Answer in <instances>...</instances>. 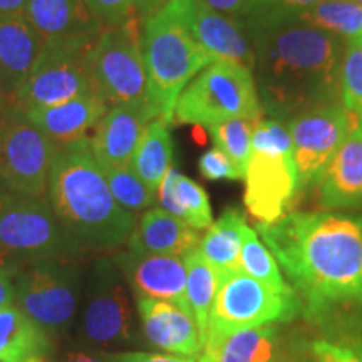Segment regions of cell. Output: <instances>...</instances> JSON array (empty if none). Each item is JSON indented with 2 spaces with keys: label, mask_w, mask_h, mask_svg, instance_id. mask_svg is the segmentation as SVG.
Returning a JSON list of instances; mask_svg holds the SVG:
<instances>
[{
  "label": "cell",
  "mask_w": 362,
  "mask_h": 362,
  "mask_svg": "<svg viewBox=\"0 0 362 362\" xmlns=\"http://www.w3.org/2000/svg\"><path fill=\"white\" fill-rule=\"evenodd\" d=\"M242 24L252 44L260 104L270 117L292 119L339 103L344 40L279 8H253Z\"/></svg>",
  "instance_id": "obj_1"
},
{
  "label": "cell",
  "mask_w": 362,
  "mask_h": 362,
  "mask_svg": "<svg viewBox=\"0 0 362 362\" xmlns=\"http://www.w3.org/2000/svg\"><path fill=\"white\" fill-rule=\"evenodd\" d=\"M309 319L362 305V216L292 211L257 223Z\"/></svg>",
  "instance_id": "obj_2"
},
{
  "label": "cell",
  "mask_w": 362,
  "mask_h": 362,
  "mask_svg": "<svg viewBox=\"0 0 362 362\" xmlns=\"http://www.w3.org/2000/svg\"><path fill=\"white\" fill-rule=\"evenodd\" d=\"M47 194L62 228L78 247L115 250L129 242L134 216L112 197L89 138L59 146Z\"/></svg>",
  "instance_id": "obj_3"
},
{
  "label": "cell",
  "mask_w": 362,
  "mask_h": 362,
  "mask_svg": "<svg viewBox=\"0 0 362 362\" xmlns=\"http://www.w3.org/2000/svg\"><path fill=\"white\" fill-rule=\"evenodd\" d=\"M146 99L158 119L173 124L175 106L189 81L211 62L188 24V0H166L143 22Z\"/></svg>",
  "instance_id": "obj_4"
},
{
  "label": "cell",
  "mask_w": 362,
  "mask_h": 362,
  "mask_svg": "<svg viewBox=\"0 0 362 362\" xmlns=\"http://www.w3.org/2000/svg\"><path fill=\"white\" fill-rule=\"evenodd\" d=\"M245 206L257 223H274L300 192L292 138L282 121L259 119L252 133V153L245 173Z\"/></svg>",
  "instance_id": "obj_5"
},
{
  "label": "cell",
  "mask_w": 362,
  "mask_h": 362,
  "mask_svg": "<svg viewBox=\"0 0 362 362\" xmlns=\"http://www.w3.org/2000/svg\"><path fill=\"white\" fill-rule=\"evenodd\" d=\"M262 115L253 72L235 62L215 61L203 67L180 94L173 121L208 128L235 117L259 121Z\"/></svg>",
  "instance_id": "obj_6"
},
{
  "label": "cell",
  "mask_w": 362,
  "mask_h": 362,
  "mask_svg": "<svg viewBox=\"0 0 362 362\" xmlns=\"http://www.w3.org/2000/svg\"><path fill=\"white\" fill-rule=\"evenodd\" d=\"M76 248L51 203L42 197L0 189V262L21 267L59 259Z\"/></svg>",
  "instance_id": "obj_7"
},
{
  "label": "cell",
  "mask_w": 362,
  "mask_h": 362,
  "mask_svg": "<svg viewBox=\"0 0 362 362\" xmlns=\"http://www.w3.org/2000/svg\"><path fill=\"white\" fill-rule=\"evenodd\" d=\"M16 302L49 337H62L74 324L83 293L81 267L59 259L21 265L13 275Z\"/></svg>",
  "instance_id": "obj_8"
},
{
  "label": "cell",
  "mask_w": 362,
  "mask_h": 362,
  "mask_svg": "<svg viewBox=\"0 0 362 362\" xmlns=\"http://www.w3.org/2000/svg\"><path fill=\"white\" fill-rule=\"evenodd\" d=\"M98 34L47 40L12 104L22 111L39 110L94 90L90 52Z\"/></svg>",
  "instance_id": "obj_9"
},
{
  "label": "cell",
  "mask_w": 362,
  "mask_h": 362,
  "mask_svg": "<svg viewBox=\"0 0 362 362\" xmlns=\"http://www.w3.org/2000/svg\"><path fill=\"white\" fill-rule=\"evenodd\" d=\"M143 22L103 27L90 52L93 89L107 107L148 101L141 51Z\"/></svg>",
  "instance_id": "obj_10"
},
{
  "label": "cell",
  "mask_w": 362,
  "mask_h": 362,
  "mask_svg": "<svg viewBox=\"0 0 362 362\" xmlns=\"http://www.w3.org/2000/svg\"><path fill=\"white\" fill-rule=\"evenodd\" d=\"M59 144L16 104L0 112V183L11 192L42 197Z\"/></svg>",
  "instance_id": "obj_11"
},
{
  "label": "cell",
  "mask_w": 362,
  "mask_h": 362,
  "mask_svg": "<svg viewBox=\"0 0 362 362\" xmlns=\"http://www.w3.org/2000/svg\"><path fill=\"white\" fill-rule=\"evenodd\" d=\"M79 342L94 349L119 347L134 341V314L123 275L110 259L96 262L86 285Z\"/></svg>",
  "instance_id": "obj_12"
},
{
  "label": "cell",
  "mask_w": 362,
  "mask_h": 362,
  "mask_svg": "<svg viewBox=\"0 0 362 362\" xmlns=\"http://www.w3.org/2000/svg\"><path fill=\"white\" fill-rule=\"evenodd\" d=\"M296 293H277L243 270L220 274L210 329L232 332L291 320L300 312Z\"/></svg>",
  "instance_id": "obj_13"
},
{
  "label": "cell",
  "mask_w": 362,
  "mask_h": 362,
  "mask_svg": "<svg viewBox=\"0 0 362 362\" xmlns=\"http://www.w3.org/2000/svg\"><path fill=\"white\" fill-rule=\"evenodd\" d=\"M354 124L341 103L314 107L288 121L300 189L319 185Z\"/></svg>",
  "instance_id": "obj_14"
},
{
  "label": "cell",
  "mask_w": 362,
  "mask_h": 362,
  "mask_svg": "<svg viewBox=\"0 0 362 362\" xmlns=\"http://www.w3.org/2000/svg\"><path fill=\"white\" fill-rule=\"evenodd\" d=\"M116 265L138 298L171 302L192 314L187 298V269L183 257L160 255L128 247V250L119 253Z\"/></svg>",
  "instance_id": "obj_15"
},
{
  "label": "cell",
  "mask_w": 362,
  "mask_h": 362,
  "mask_svg": "<svg viewBox=\"0 0 362 362\" xmlns=\"http://www.w3.org/2000/svg\"><path fill=\"white\" fill-rule=\"evenodd\" d=\"M158 119L148 101L121 104L106 111L89 138L101 166H129L144 129Z\"/></svg>",
  "instance_id": "obj_16"
},
{
  "label": "cell",
  "mask_w": 362,
  "mask_h": 362,
  "mask_svg": "<svg viewBox=\"0 0 362 362\" xmlns=\"http://www.w3.org/2000/svg\"><path fill=\"white\" fill-rule=\"evenodd\" d=\"M138 314L144 337L151 346L178 356L202 354L205 342L189 312L166 300L138 298Z\"/></svg>",
  "instance_id": "obj_17"
},
{
  "label": "cell",
  "mask_w": 362,
  "mask_h": 362,
  "mask_svg": "<svg viewBox=\"0 0 362 362\" xmlns=\"http://www.w3.org/2000/svg\"><path fill=\"white\" fill-rule=\"evenodd\" d=\"M188 24L214 61L235 62L253 72V51L242 19L211 11L200 0H188Z\"/></svg>",
  "instance_id": "obj_18"
},
{
  "label": "cell",
  "mask_w": 362,
  "mask_h": 362,
  "mask_svg": "<svg viewBox=\"0 0 362 362\" xmlns=\"http://www.w3.org/2000/svg\"><path fill=\"white\" fill-rule=\"evenodd\" d=\"M317 188L325 210L362 208V124L352 126Z\"/></svg>",
  "instance_id": "obj_19"
},
{
  "label": "cell",
  "mask_w": 362,
  "mask_h": 362,
  "mask_svg": "<svg viewBox=\"0 0 362 362\" xmlns=\"http://www.w3.org/2000/svg\"><path fill=\"white\" fill-rule=\"evenodd\" d=\"M44 44L45 40L24 16L0 17V84L11 104L33 71Z\"/></svg>",
  "instance_id": "obj_20"
},
{
  "label": "cell",
  "mask_w": 362,
  "mask_h": 362,
  "mask_svg": "<svg viewBox=\"0 0 362 362\" xmlns=\"http://www.w3.org/2000/svg\"><path fill=\"white\" fill-rule=\"evenodd\" d=\"M107 110V104L90 90L69 101L24 112L54 143L62 146L76 139L88 138L86 133L96 128Z\"/></svg>",
  "instance_id": "obj_21"
},
{
  "label": "cell",
  "mask_w": 362,
  "mask_h": 362,
  "mask_svg": "<svg viewBox=\"0 0 362 362\" xmlns=\"http://www.w3.org/2000/svg\"><path fill=\"white\" fill-rule=\"evenodd\" d=\"M24 17L45 42L98 34L103 29L86 0H27Z\"/></svg>",
  "instance_id": "obj_22"
},
{
  "label": "cell",
  "mask_w": 362,
  "mask_h": 362,
  "mask_svg": "<svg viewBox=\"0 0 362 362\" xmlns=\"http://www.w3.org/2000/svg\"><path fill=\"white\" fill-rule=\"evenodd\" d=\"M200 230L176 218L163 208L148 210L131 235L128 247L160 255L185 257L200 247Z\"/></svg>",
  "instance_id": "obj_23"
},
{
  "label": "cell",
  "mask_w": 362,
  "mask_h": 362,
  "mask_svg": "<svg viewBox=\"0 0 362 362\" xmlns=\"http://www.w3.org/2000/svg\"><path fill=\"white\" fill-rule=\"evenodd\" d=\"M275 349V329L270 325L232 332L208 330L197 362H269Z\"/></svg>",
  "instance_id": "obj_24"
},
{
  "label": "cell",
  "mask_w": 362,
  "mask_h": 362,
  "mask_svg": "<svg viewBox=\"0 0 362 362\" xmlns=\"http://www.w3.org/2000/svg\"><path fill=\"white\" fill-rule=\"evenodd\" d=\"M52 339L19 307H0V362L49 359Z\"/></svg>",
  "instance_id": "obj_25"
},
{
  "label": "cell",
  "mask_w": 362,
  "mask_h": 362,
  "mask_svg": "<svg viewBox=\"0 0 362 362\" xmlns=\"http://www.w3.org/2000/svg\"><path fill=\"white\" fill-rule=\"evenodd\" d=\"M248 223L235 208L225 210L221 216L210 225L202 237L200 252L218 274L240 269V252H242L243 230Z\"/></svg>",
  "instance_id": "obj_26"
},
{
  "label": "cell",
  "mask_w": 362,
  "mask_h": 362,
  "mask_svg": "<svg viewBox=\"0 0 362 362\" xmlns=\"http://www.w3.org/2000/svg\"><path fill=\"white\" fill-rule=\"evenodd\" d=\"M183 262L185 269H187L188 305L194 320H197L198 329H200L203 342H205L208 337V329H210L211 309H214L216 292H218L220 274L203 257L200 248L188 252L183 257Z\"/></svg>",
  "instance_id": "obj_27"
},
{
  "label": "cell",
  "mask_w": 362,
  "mask_h": 362,
  "mask_svg": "<svg viewBox=\"0 0 362 362\" xmlns=\"http://www.w3.org/2000/svg\"><path fill=\"white\" fill-rule=\"evenodd\" d=\"M168 123L163 119H153L146 126L141 141L136 149L131 166L136 175L156 192L160 183L171 168L173 161V139Z\"/></svg>",
  "instance_id": "obj_28"
},
{
  "label": "cell",
  "mask_w": 362,
  "mask_h": 362,
  "mask_svg": "<svg viewBox=\"0 0 362 362\" xmlns=\"http://www.w3.org/2000/svg\"><path fill=\"white\" fill-rule=\"evenodd\" d=\"M297 16L309 25L324 30L346 44L362 37V6L352 0H324L298 12Z\"/></svg>",
  "instance_id": "obj_29"
},
{
  "label": "cell",
  "mask_w": 362,
  "mask_h": 362,
  "mask_svg": "<svg viewBox=\"0 0 362 362\" xmlns=\"http://www.w3.org/2000/svg\"><path fill=\"white\" fill-rule=\"evenodd\" d=\"M240 269L277 293H284V296L296 293L292 291L291 285L284 280L275 257L272 255V252L262 242L259 233L248 225L243 230L242 252H240Z\"/></svg>",
  "instance_id": "obj_30"
},
{
  "label": "cell",
  "mask_w": 362,
  "mask_h": 362,
  "mask_svg": "<svg viewBox=\"0 0 362 362\" xmlns=\"http://www.w3.org/2000/svg\"><path fill=\"white\" fill-rule=\"evenodd\" d=\"M257 121L248 117H235V119L223 121V123L208 126V133L214 139L215 148L221 149L240 173L245 178L248 160L252 153V133Z\"/></svg>",
  "instance_id": "obj_31"
},
{
  "label": "cell",
  "mask_w": 362,
  "mask_h": 362,
  "mask_svg": "<svg viewBox=\"0 0 362 362\" xmlns=\"http://www.w3.org/2000/svg\"><path fill=\"white\" fill-rule=\"evenodd\" d=\"M107 185L124 210L139 211L146 210L155 203L156 192H153L144 181L136 175L133 166H101Z\"/></svg>",
  "instance_id": "obj_32"
},
{
  "label": "cell",
  "mask_w": 362,
  "mask_h": 362,
  "mask_svg": "<svg viewBox=\"0 0 362 362\" xmlns=\"http://www.w3.org/2000/svg\"><path fill=\"white\" fill-rule=\"evenodd\" d=\"M341 106L362 124V37L346 44L341 69Z\"/></svg>",
  "instance_id": "obj_33"
},
{
  "label": "cell",
  "mask_w": 362,
  "mask_h": 362,
  "mask_svg": "<svg viewBox=\"0 0 362 362\" xmlns=\"http://www.w3.org/2000/svg\"><path fill=\"white\" fill-rule=\"evenodd\" d=\"M166 0H86L90 13L103 27L121 25L131 21L144 22Z\"/></svg>",
  "instance_id": "obj_34"
},
{
  "label": "cell",
  "mask_w": 362,
  "mask_h": 362,
  "mask_svg": "<svg viewBox=\"0 0 362 362\" xmlns=\"http://www.w3.org/2000/svg\"><path fill=\"white\" fill-rule=\"evenodd\" d=\"M176 198L183 210V221L197 230L210 228L214 223L208 194L197 181L180 173L175 185Z\"/></svg>",
  "instance_id": "obj_35"
},
{
  "label": "cell",
  "mask_w": 362,
  "mask_h": 362,
  "mask_svg": "<svg viewBox=\"0 0 362 362\" xmlns=\"http://www.w3.org/2000/svg\"><path fill=\"white\" fill-rule=\"evenodd\" d=\"M198 168L200 173L205 176L206 180L220 181V180H230V181H240L245 180L243 175L240 173L233 161L225 155L218 148L210 149L198 161Z\"/></svg>",
  "instance_id": "obj_36"
},
{
  "label": "cell",
  "mask_w": 362,
  "mask_h": 362,
  "mask_svg": "<svg viewBox=\"0 0 362 362\" xmlns=\"http://www.w3.org/2000/svg\"><path fill=\"white\" fill-rule=\"evenodd\" d=\"M315 362H362V347L346 342L317 341L312 344Z\"/></svg>",
  "instance_id": "obj_37"
},
{
  "label": "cell",
  "mask_w": 362,
  "mask_h": 362,
  "mask_svg": "<svg viewBox=\"0 0 362 362\" xmlns=\"http://www.w3.org/2000/svg\"><path fill=\"white\" fill-rule=\"evenodd\" d=\"M200 2L210 7L211 11L233 17V19H243L259 6V0H200Z\"/></svg>",
  "instance_id": "obj_38"
},
{
  "label": "cell",
  "mask_w": 362,
  "mask_h": 362,
  "mask_svg": "<svg viewBox=\"0 0 362 362\" xmlns=\"http://www.w3.org/2000/svg\"><path fill=\"white\" fill-rule=\"evenodd\" d=\"M112 362H197L194 357L178 354H149V352H119L104 354Z\"/></svg>",
  "instance_id": "obj_39"
},
{
  "label": "cell",
  "mask_w": 362,
  "mask_h": 362,
  "mask_svg": "<svg viewBox=\"0 0 362 362\" xmlns=\"http://www.w3.org/2000/svg\"><path fill=\"white\" fill-rule=\"evenodd\" d=\"M320 2H324V0H259V6L257 7L279 8V11L298 13Z\"/></svg>",
  "instance_id": "obj_40"
},
{
  "label": "cell",
  "mask_w": 362,
  "mask_h": 362,
  "mask_svg": "<svg viewBox=\"0 0 362 362\" xmlns=\"http://www.w3.org/2000/svg\"><path fill=\"white\" fill-rule=\"evenodd\" d=\"M16 291H13V279L6 267L0 264V307L13 305Z\"/></svg>",
  "instance_id": "obj_41"
},
{
  "label": "cell",
  "mask_w": 362,
  "mask_h": 362,
  "mask_svg": "<svg viewBox=\"0 0 362 362\" xmlns=\"http://www.w3.org/2000/svg\"><path fill=\"white\" fill-rule=\"evenodd\" d=\"M27 0H0V17L24 16Z\"/></svg>",
  "instance_id": "obj_42"
},
{
  "label": "cell",
  "mask_w": 362,
  "mask_h": 362,
  "mask_svg": "<svg viewBox=\"0 0 362 362\" xmlns=\"http://www.w3.org/2000/svg\"><path fill=\"white\" fill-rule=\"evenodd\" d=\"M61 362H112L107 359L106 356L104 357H96L89 352H83V351H71L62 357Z\"/></svg>",
  "instance_id": "obj_43"
},
{
  "label": "cell",
  "mask_w": 362,
  "mask_h": 362,
  "mask_svg": "<svg viewBox=\"0 0 362 362\" xmlns=\"http://www.w3.org/2000/svg\"><path fill=\"white\" fill-rule=\"evenodd\" d=\"M8 104H11V101H8L7 94L4 93V88H2V84H0V112H2V111H6V107L8 106Z\"/></svg>",
  "instance_id": "obj_44"
},
{
  "label": "cell",
  "mask_w": 362,
  "mask_h": 362,
  "mask_svg": "<svg viewBox=\"0 0 362 362\" xmlns=\"http://www.w3.org/2000/svg\"><path fill=\"white\" fill-rule=\"evenodd\" d=\"M352 2H356V4H361V6H362V0H352Z\"/></svg>",
  "instance_id": "obj_45"
}]
</instances>
